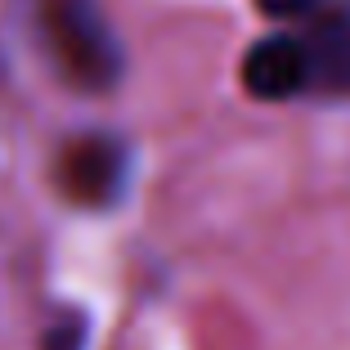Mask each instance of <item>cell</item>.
<instances>
[{
	"mask_svg": "<svg viewBox=\"0 0 350 350\" xmlns=\"http://www.w3.org/2000/svg\"><path fill=\"white\" fill-rule=\"evenodd\" d=\"M36 45L68 85L103 94L122 81V45L99 0H27Z\"/></svg>",
	"mask_w": 350,
	"mask_h": 350,
	"instance_id": "cell-1",
	"label": "cell"
},
{
	"mask_svg": "<svg viewBox=\"0 0 350 350\" xmlns=\"http://www.w3.org/2000/svg\"><path fill=\"white\" fill-rule=\"evenodd\" d=\"M135 157L117 135H81L59 153V189L77 206H113L131 189Z\"/></svg>",
	"mask_w": 350,
	"mask_h": 350,
	"instance_id": "cell-2",
	"label": "cell"
},
{
	"mask_svg": "<svg viewBox=\"0 0 350 350\" xmlns=\"http://www.w3.org/2000/svg\"><path fill=\"white\" fill-rule=\"evenodd\" d=\"M243 90L260 103H283L310 94V63L301 36H265L243 54Z\"/></svg>",
	"mask_w": 350,
	"mask_h": 350,
	"instance_id": "cell-3",
	"label": "cell"
},
{
	"mask_svg": "<svg viewBox=\"0 0 350 350\" xmlns=\"http://www.w3.org/2000/svg\"><path fill=\"white\" fill-rule=\"evenodd\" d=\"M310 63V90L350 99V10L323 14L314 27L301 36Z\"/></svg>",
	"mask_w": 350,
	"mask_h": 350,
	"instance_id": "cell-4",
	"label": "cell"
},
{
	"mask_svg": "<svg viewBox=\"0 0 350 350\" xmlns=\"http://www.w3.org/2000/svg\"><path fill=\"white\" fill-rule=\"evenodd\" d=\"M85 341H90V319H85L81 310H63L59 319H54V328L45 332L41 350H85Z\"/></svg>",
	"mask_w": 350,
	"mask_h": 350,
	"instance_id": "cell-5",
	"label": "cell"
},
{
	"mask_svg": "<svg viewBox=\"0 0 350 350\" xmlns=\"http://www.w3.org/2000/svg\"><path fill=\"white\" fill-rule=\"evenodd\" d=\"M319 5V0H256V10L269 14V18H301Z\"/></svg>",
	"mask_w": 350,
	"mask_h": 350,
	"instance_id": "cell-6",
	"label": "cell"
}]
</instances>
